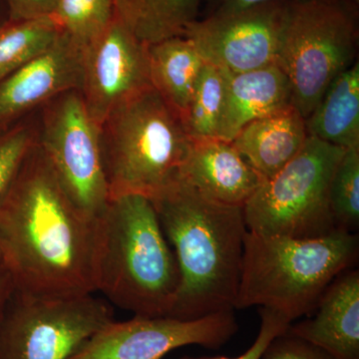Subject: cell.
<instances>
[{
    "instance_id": "9a60e30c",
    "label": "cell",
    "mask_w": 359,
    "mask_h": 359,
    "mask_svg": "<svg viewBox=\"0 0 359 359\" xmlns=\"http://www.w3.org/2000/svg\"><path fill=\"white\" fill-rule=\"evenodd\" d=\"M180 179L215 202L242 208L264 182L231 143L219 139L192 141Z\"/></svg>"
},
{
    "instance_id": "f546056e",
    "label": "cell",
    "mask_w": 359,
    "mask_h": 359,
    "mask_svg": "<svg viewBox=\"0 0 359 359\" xmlns=\"http://www.w3.org/2000/svg\"><path fill=\"white\" fill-rule=\"evenodd\" d=\"M13 287L4 264L0 261V313L6 306L7 299L13 294Z\"/></svg>"
},
{
    "instance_id": "30bf717a",
    "label": "cell",
    "mask_w": 359,
    "mask_h": 359,
    "mask_svg": "<svg viewBox=\"0 0 359 359\" xmlns=\"http://www.w3.org/2000/svg\"><path fill=\"white\" fill-rule=\"evenodd\" d=\"M238 330L233 311L195 320L134 316L110 321L92 335L70 359H162L179 347L218 349Z\"/></svg>"
},
{
    "instance_id": "e0dca14e",
    "label": "cell",
    "mask_w": 359,
    "mask_h": 359,
    "mask_svg": "<svg viewBox=\"0 0 359 359\" xmlns=\"http://www.w3.org/2000/svg\"><path fill=\"white\" fill-rule=\"evenodd\" d=\"M308 137L306 119L290 106L250 123L231 143L264 181L301 152Z\"/></svg>"
},
{
    "instance_id": "44dd1931",
    "label": "cell",
    "mask_w": 359,
    "mask_h": 359,
    "mask_svg": "<svg viewBox=\"0 0 359 359\" xmlns=\"http://www.w3.org/2000/svg\"><path fill=\"white\" fill-rule=\"evenodd\" d=\"M52 16L11 21L0 27V81L47 50L60 36Z\"/></svg>"
},
{
    "instance_id": "52a82bcc",
    "label": "cell",
    "mask_w": 359,
    "mask_h": 359,
    "mask_svg": "<svg viewBox=\"0 0 359 359\" xmlns=\"http://www.w3.org/2000/svg\"><path fill=\"white\" fill-rule=\"evenodd\" d=\"M358 30L337 0L290 2L276 65L290 82L292 106L304 119L328 86L353 65Z\"/></svg>"
},
{
    "instance_id": "9c48e42d",
    "label": "cell",
    "mask_w": 359,
    "mask_h": 359,
    "mask_svg": "<svg viewBox=\"0 0 359 359\" xmlns=\"http://www.w3.org/2000/svg\"><path fill=\"white\" fill-rule=\"evenodd\" d=\"M40 110L37 146L71 201L90 218H98L110 199L100 126L79 90L61 94Z\"/></svg>"
},
{
    "instance_id": "83f0119b",
    "label": "cell",
    "mask_w": 359,
    "mask_h": 359,
    "mask_svg": "<svg viewBox=\"0 0 359 359\" xmlns=\"http://www.w3.org/2000/svg\"><path fill=\"white\" fill-rule=\"evenodd\" d=\"M6 4L8 20L20 21L53 15L57 0H6Z\"/></svg>"
},
{
    "instance_id": "4dcf8cb0",
    "label": "cell",
    "mask_w": 359,
    "mask_h": 359,
    "mask_svg": "<svg viewBox=\"0 0 359 359\" xmlns=\"http://www.w3.org/2000/svg\"><path fill=\"white\" fill-rule=\"evenodd\" d=\"M353 1L355 2V4H358L359 0H353Z\"/></svg>"
},
{
    "instance_id": "7402d4cb",
    "label": "cell",
    "mask_w": 359,
    "mask_h": 359,
    "mask_svg": "<svg viewBox=\"0 0 359 359\" xmlns=\"http://www.w3.org/2000/svg\"><path fill=\"white\" fill-rule=\"evenodd\" d=\"M224 86V71L205 63L183 118L184 126L191 140L218 139Z\"/></svg>"
},
{
    "instance_id": "f1b7e54d",
    "label": "cell",
    "mask_w": 359,
    "mask_h": 359,
    "mask_svg": "<svg viewBox=\"0 0 359 359\" xmlns=\"http://www.w3.org/2000/svg\"><path fill=\"white\" fill-rule=\"evenodd\" d=\"M271 0H218V6L212 14H229L245 11Z\"/></svg>"
},
{
    "instance_id": "7c38bea8",
    "label": "cell",
    "mask_w": 359,
    "mask_h": 359,
    "mask_svg": "<svg viewBox=\"0 0 359 359\" xmlns=\"http://www.w3.org/2000/svg\"><path fill=\"white\" fill-rule=\"evenodd\" d=\"M150 87L147 46L115 18L83 50L80 93L90 115L100 125L118 106Z\"/></svg>"
},
{
    "instance_id": "8fae6325",
    "label": "cell",
    "mask_w": 359,
    "mask_h": 359,
    "mask_svg": "<svg viewBox=\"0 0 359 359\" xmlns=\"http://www.w3.org/2000/svg\"><path fill=\"white\" fill-rule=\"evenodd\" d=\"M290 4L271 0L238 13L212 14L194 21L184 36L192 40L205 63L224 72L236 74L276 65Z\"/></svg>"
},
{
    "instance_id": "cb8c5ba5",
    "label": "cell",
    "mask_w": 359,
    "mask_h": 359,
    "mask_svg": "<svg viewBox=\"0 0 359 359\" xmlns=\"http://www.w3.org/2000/svg\"><path fill=\"white\" fill-rule=\"evenodd\" d=\"M330 204L337 230L358 233L359 226V147L346 150L332 177Z\"/></svg>"
},
{
    "instance_id": "2e32d148",
    "label": "cell",
    "mask_w": 359,
    "mask_h": 359,
    "mask_svg": "<svg viewBox=\"0 0 359 359\" xmlns=\"http://www.w3.org/2000/svg\"><path fill=\"white\" fill-rule=\"evenodd\" d=\"M224 73L219 140L231 143L250 123L292 106L289 80L278 65L236 74Z\"/></svg>"
},
{
    "instance_id": "ffe728a7",
    "label": "cell",
    "mask_w": 359,
    "mask_h": 359,
    "mask_svg": "<svg viewBox=\"0 0 359 359\" xmlns=\"http://www.w3.org/2000/svg\"><path fill=\"white\" fill-rule=\"evenodd\" d=\"M116 18L141 43L184 36L201 0H114Z\"/></svg>"
},
{
    "instance_id": "5bb4252c",
    "label": "cell",
    "mask_w": 359,
    "mask_h": 359,
    "mask_svg": "<svg viewBox=\"0 0 359 359\" xmlns=\"http://www.w3.org/2000/svg\"><path fill=\"white\" fill-rule=\"evenodd\" d=\"M306 320L287 332L335 359H359V271L348 269L330 283Z\"/></svg>"
},
{
    "instance_id": "4316f807",
    "label": "cell",
    "mask_w": 359,
    "mask_h": 359,
    "mask_svg": "<svg viewBox=\"0 0 359 359\" xmlns=\"http://www.w3.org/2000/svg\"><path fill=\"white\" fill-rule=\"evenodd\" d=\"M259 316H261V325H259V334L257 335L256 340L248 351L237 358L217 356V358H185L182 359H261L264 349L269 346V342L278 334L285 332L290 323H287L280 314L266 309H259Z\"/></svg>"
},
{
    "instance_id": "484cf974",
    "label": "cell",
    "mask_w": 359,
    "mask_h": 359,
    "mask_svg": "<svg viewBox=\"0 0 359 359\" xmlns=\"http://www.w3.org/2000/svg\"><path fill=\"white\" fill-rule=\"evenodd\" d=\"M261 359H335L320 347L285 330L269 342Z\"/></svg>"
},
{
    "instance_id": "7a4b0ae2",
    "label": "cell",
    "mask_w": 359,
    "mask_h": 359,
    "mask_svg": "<svg viewBox=\"0 0 359 359\" xmlns=\"http://www.w3.org/2000/svg\"><path fill=\"white\" fill-rule=\"evenodd\" d=\"M150 200L178 264L171 318L235 311L248 231L243 208L215 202L182 179Z\"/></svg>"
},
{
    "instance_id": "6da1fadb",
    "label": "cell",
    "mask_w": 359,
    "mask_h": 359,
    "mask_svg": "<svg viewBox=\"0 0 359 359\" xmlns=\"http://www.w3.org/2000/svg\"><path fill=\"white\" fill-rule=\"evenodd\" d=\"M96 223L68 197L35 143L0 202V261L14 292H96Z\"/></svg>"
},
{
    "instance_id": "8992f818",
    "label": "cell",
    "mask_w": 359,
    "mask_h": 359,
    "mask_svg": "<svg viewBox=\"0 0 359 359\" xmlns=\"http://www.w3.org/2000/svg\"><path fill=\"white\" fill-rule=\"evenodd\" d=\"M344 152L346 149L309 136L301 152L264 180L245 203L247 230L294 238H320L337 230L330 189Z\"/></svg>"
},
{
    "instance_id": "603a6c76",
    "label": "cell",
    "mask_w": 359,
    "mask_h": 359,
    "mask_svg": "<svg viewBox=\"0 0 359 359\" xmlns=\"http://www.w3.org/2000/svg\"><path fill=\"white\" fill-rule=\"evenodd\" d=\"M52 18L73 41L86 48L116 18L114 0H57Z\"/></svg>"
},
{
    "instance_id": "5b68a950",
    "label": "cell",
    "mask_w": 359,
    "mask_h": 359,
    "mask_svg": "<svg viewBox=\"0 0 359 359\" xmlns=\"http://www.w3.org/2000/svg\"><path fill=\"white\" fill-rule=\"evenodd\" d=\"M99 126L110 198L152 199L180 179L192 140L154 87L118 106Z\"/></svg>"
},
{
    "instance_id": "ac0fdd59",
    "label": "cell",
    "mask_w": 359,
    "mask_h": 359,
    "mask_svg": "<svg viewBox=\"0 0 359 359\" xmlns=\"http://www.w3.org/2000/svg\"><path fill=\"white\" fill-rule=\"evenodd\" d=\"M146 46L151 83L183 121L205 60L186 36Z\"/></svg>"
},
{
    "instance_id": "d4e9b609",
    "label": "cell",
    "mask_w": 359,
    "mask_h": 359,
    "mask_svg": "<svg viewBox=\"0 0 359 359\" xmlns=\"http://www.w3.org/2000/svg\"><path fill=\"white\" fill-rule=\"evenodd\" d=\"M37 124L21 120L0 133V202L36 143Z\"/></svg>"
},
{
    "instance_id": "4fadbf2b",
    "label": "cell",
    "mask_w": 359,
    "mask_h": 359,
    "mask_svg": "<svg viewBox=\"0 0 359 359\" xmlns=\"http://www.w3.org/2000/svg\"><path fill=\"white\" fill-rule=\"evenodd\" d=\"M83 49L66 33L0 81V133L52 99L81 89Z\"/></svg>"
},
{
    "instance_id": "d6986e66",
    "label": "cell",
    "mask_w": 359,
    "mask_h": 359,
    "mask_svg": "<svg viewBox=\"0 0 359 359\" xmlns=\"http://www.w3.org/2000/svg\"><path fill=\"white\" fill-rule=\"evenodd\" d=\"M309 136L347 150L359 147V65L340 73L306 119Z\"/></svg>"
},
{
    "instance_id": "3957f363",
    "label": "cell",
    "mask_w": 359,
    "mask_h": 359,
    "mask_svg": "<svg viewBox=\"0 0 359 359\" xmlns=\"http://www.w3.org/2000/svg\"><path fill=\"white\" fill-rule=\"evenodd\" d=\"M96 292L134 316H171L178 264L152 201L137 194L110 198L96 223Z\"/></svg>"
},
{
    "instance_id": "277c9868",
    "label": "cell",
    "mask_w": 359,
    "mask_h": 359,
    "mask_svg": "<svg viewBox=\"0 0 359 359\" xmlns=\"http://www.w3.org/2000/svg\"><path fill=\"white\" fill-rule=\"evenodd\" d=\"M358 233L294 238L247 231L233 309L259 306L287 323L309 316L335 278L358 259Z\"/></svg>"
},
{
    "instance_id": "ba28073f",
    "label": "cell",
    "mask_w": 359,
    "mask_h": 359,
    "mask_svg": "<svg viewBox=\"0 0 359 359\" xmlns=\"http://www.w3.org/2000/svg\"><path fill=\"white\" fill-rule=\"evenodd\" d=\"M113 320L92 294L42 297L13 292L0 313V359H70Z\"/></svg>"
}]
</instances>
